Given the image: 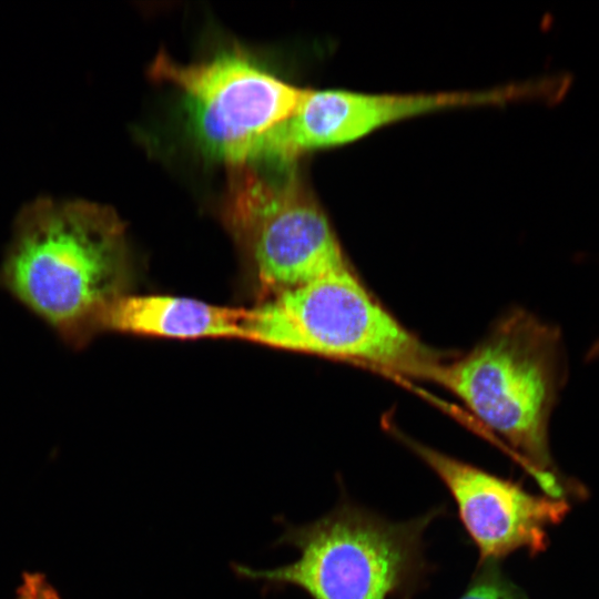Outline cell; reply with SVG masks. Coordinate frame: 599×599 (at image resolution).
<instances>
[{"mask_svg":"<svg viewBox=\"0 0 599 599\" xmlns=\"http://www.w3.org/2000/svg\"><path fill=\"white\" fill-rule=\"evenodd\" d=\"M149 71L183 93L197 139L229 165L247 163L258 141L288 119L308 91L240 51L193 63L160 52Z\"/></svg>","mask_w":599,"mask_h":599,"instance_id":"8992f818","label":"cell"},{"mask_svg":"<svg viewBox=\"0 0 599 599\" xmlns=\"http://www.w3.org/2000/svg\"><path fill=\"white\" fill-rule=\"evenodd\" d=\"M550 95L547 80L481 91L433 93H362L348 90H309L295 112L260 142L264 162L293 164L301 155L358 140L397 121L438 110L501 104Z\"/></svg>","mask_w":599,"mask_h":599,"instance_id":"52a82bcc","label":"cell"},{"mask_svg":"<svg viewBox=\"0 0 599 599\" xmlns=\"http://www.w3.org/2000/svg\"><path fill=\"white\" fill-rule=\"evenodd\" d=\"M130 277L123 223L109 207L82 201L28 207L0 270V284L72 346L99 332Z\"/></svg>","mask_w":599,"mask_h":599,"instance_id":"6da1fadb","label":"cell"},{"mask_svg":"<svg viewBox=\"0 0 599 599\" xmlns=\"http://www.w3.org/2000/svg\"><path fill=\"white\" fill-rule=\"evenodd\" d=\"M441 511L395 522L343 498L311 522L276 519L283 529L274 546L294 548V561L266 569L233 562L231 568L264 592L294 587L311 599H409L428 571L424 532Z\"/></svg>","mask_w":599,"mask_h":599,"instance_id":"7a4b0ae2","label":"cell"},{"mask_svg":"<svg viewBox=\"0 0 599 599\" xmlns=\"http://www.w3.org/2000/svg\"><path fill=\"white\" fill-rule=\"evenodd\" d=\"M229 166L223 221L246 252L265 298L353 268L293 164L277 175L251 163Z\"/></svg>","mask_w":599,"mask_h":599,"instance_id":"5b68a950","label":"cell"},{"mask_svg":"<svg viewBox=\"0 0 599 599\" xmlns=\"http://www.w3.org/2000/svg\"><path fill=\"white\" fill-rule=\"evenodd\" d=\"M245 313L189 297L125 293L102 313L98 331L181 339H243Z\"/></svg>","mask_w":599,"mask_h":599,"instance_id":"9c48e42d","label":"cell"},{"mask_svg":"<svg viewBox=\"0 0 599 599\" xmlns=\"http://www.w3.org/2000/svg\"><path fill=\"white\" fill-rule=\"evenodd\" d=\"M14 599H62L50 581L39 572H26Z\"/></svg>","mask_w":599,"mask_h":599,"instance_id":"8fae6325","label":"cell"},{"mask_svg":"<svg viewBox=\"0 0 599 599\" xmlns=\"http://www.w3.org/2000/svg\"><path fill=\"white\" fill-rule=\"evenodd\" d=\"M243 339L352 361L435 382L448 358L404 327L367 291L353 268L268 296L246 309Z\"/></svg>","mask_w":599,"mask_h":599,"instance_id":"277c9868","label":"cell"},{"mask_svg":"<svg viewBox=\"0 0 599 599\" xmlns=\"http://www.w3.org/2000/svg\"><path fill=\"white\" fill-rule=\"evenodd\" d=\"M481 565L484 567L478 570L459 599H527L524 592L504 576L496 562Z\"/></svg>","mask_w":599,"mask_h":599,"instance_id":"30bf717a","label":"cell"},{"mask_svg":"<svg viewBox=\"0 0 599 599\" xmlns=\"http://www.w3.org/2000/svg\"><path fill=\"white\" fill-rule=\"evenodd\" d=\"M597 359H599V337L593 341V343L589 346L588 351L586 352L587 362H593Z\"/></svg>","mask_w":599,"mask_h":599,"instance_id":"7c38bea8","label":"cell"},{"mask_svg":"<svg viewBox=\"0 0 599 599\" xmlns=\"http://www.w3.org/2000/svg\"><path fill=\"white\" fill-rule=\"evenodd\" d=\"M567 372L560 328L515 308L467 354L447 358L435 383L500 435L535 477L556 471L549 424Z\"/></svg>","mask_w":599,"mask_h":599,"instance_id":"3957f363","label":"cell"},{"mask_svg":"<svg viewBox=\"0 0 599 599\" xmlns=\"http://www.w3.org/2000/svg\"><path fill=\"white\" fill-rule=\"evenodd\" d=\"M439 477L451 494L460 521L476 545L480 564L526 548L531 554L547 546L546 528L568 512L565 500L527 493L512 480L400 436Z\"/></svg>","mask_w":599,"mask_h":599,"instance_id":"ba28073f","label":"cell"}]
</instances>
